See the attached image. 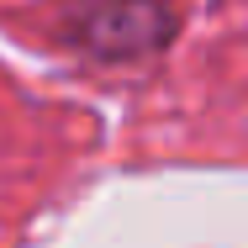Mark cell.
<instances>
[{"label": "cell", "mask_w": 248, "mask_h": 248, "mask_svg": "<svg viewBox=\"0 0 248 248\" xmlns=\"http://www.w3.org/2000/svg\"><path fill=\"white\" fill-rule=\"evenodd\" d=\"M63 32L95 58H138L169 43L174 11L164 0H63Z\"/></svg>", "instance_id": "cell-1"}]
</instances>
